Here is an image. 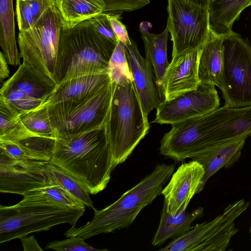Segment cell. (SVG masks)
<instances>
[{"label":"cell","instance_id":"6da1fadb","mask_svg":"<svg viewBox=\"0 0 251 251\" xmlns=\"http://www.w3.org/2000/svg\"><path fill=\"white\" fill-rule=\"evenodd\" d=\"M50 162L75 178L89 194L101 192L106 187L113 171L105 126L56 138Z\"/></svg>","mask_w":251,"mask_h":251},{"label":"cell","instance_id":"7a4b0ae2","mask_svg":"<svg viewBox=\"0 0 251 251\" xmlns=\"http://www.w3.org/2000/svg\"><path fill=\"white\" fill-rule=\"evenodd\" d=\"M117 44L100 34L90 19L72 28H62L53 75L54 82L57 85L76 77L107 73Z\"/></svg>","mask_w":251,"mask_h":251},{"label":"cell","instance_id":"3957f363","mask_svg":"<svg viewBox=\"0 0 251 251\" xmlns=\"http://www.w3.org/2000/svg\"><path fill=\"white\" fill-rule=\"evenodd\" d=\"M175 169L174 164L157 165L151 173L114 203L101 210L95 208L94 216L90 221L80 227L72 226L64 235L67 238L75 236L87 239L100 234L128 228L140 211L161 194Z\"/></svg>","mask_w":251,"mask_h":251},{"label":"cell","instance_id":"277c9868","mask_svg":"<svg viewBox=\"0 0 251 251\" xmlns=\"http://www.w3.org/2000/svg\"><path fill=\"white\" fill-rule=\"evenodd\" d=\"M112 84V97L105 129L112 155L113 171L129 157L145 137L150 124L134 81L125 85Z\"/></svg>","mask_w":251,"mask_h":251},{"label":"cell","instance_id":"5b68a950","mask_svg":"<svg viewBox=\"0 0 251 251\" xmlns=\"http://www.w3.org/2000/svg\"><path fill=\"white\" fill-rule=\"evenodd\" d=\"M85 207L65 206L27 194L17 204L0 206V243L69 224L75 226Z\"/></svg>","mask_w":251,"mask_h":251},{"label":"cell","instance_id":"8992f818","mask_svg":"<svg viewBox=\"0 0 251 251\" xmlns=\"http://www.w3.org/2000/svg\"><path fill=\"white\" fill-rule=\"evenodd\" d=\"M112 93L111 82L85 99L63 101L47 106L56 138L104 127Z\"/></svg>","mask_w":251,"mask_h":251},{"label":"cell","instance_id":"52a82bcc","mask_svg":"<svg viewBox=\"0 0 251 251\" xmlns=\"http://www.w3.org/2000/svg\"><path fill=\"white\" fill-rule=\"evenodd\" d=\"M62 28V19L54 4L30 28L19 31L17 38L23 63L32 66L53 81Z\"/></svg>","mask_w":251,"mask_h":251},{"label":"cell","instance_id":"ba28073f","mask_svg":"<svg viewBox=\"0 0 251 251\" xmlns=\"http://www.w3.org/2000/svg\"><path fill=\"white\" fill-rule=\"evenodd\" d=\"M223 69L219 88L225 105H251V46L234 32L223 36Z\"/></svg>","mask_w":251,"mask_h":251},{"label":"cell","instance_id":"9c48e42d","mask_svg":"<svg viewBox=\"0 0 251 251\" xmlns=\"http://www.w3.org/2000/svg\"><path fill=\"white\" fill-rule=\"evenodd\" d=\"M167 9L172 59L201 48L210 31L208 9L182 0H168Z\"/></svg>","mask_w":251,"mask_h":251},{"label":"cell","instance_id":"30bf717a","mask_svg":"<svg viewBox=\"0 0 251 251\" xmlns=\"http://www.w3.org/2000/svg\"><path fill=\"white\" fill-rule=\"evenodd\" d=\"M47 161L16 160L0 152V192L25 196L31 191L57 184Z\"/></svg>","mask_w":251,"mask_h":251},{"label":"cell","instance_id":"8fae6325","mask_svg":"<svg viewBox=\"0 0 251 251\" xmlns=\"http://www.w3.org/2000/svg\"><path fill=\"white\" fill-rule=\"evenodd\" d=\"M220 98L215 86L200 83L196 90L185 93L170 100H164L156 108L152 122L173 125L206 115L219 108Z\"/></svg>","mask_w":251,"mask_h":251},{"label":"cell","instance_id":"7c38bea8","mask_svg":"<svg viewBox=\"0 0 251 251\" xmlns=\"http://www.w3.org/2000/svg\"><path fill=\"white\" fill-rule=\"evenodd\" d=\"M204 175L203 166L193 160L182 164L173 173L170 181L161 194L164 197L163 204L172 215L184 211L193 197L197 194Z\"/></svg>","mask_w":251,"mask_h":251},{"label":"cell","instance_id":"4fadbf2b","mask_svg":"<svg viewBox=\"0 0 251 251\" xmlns=\"http://www.w3.org/2000/svg\"><path fill=\"white\" fill-rule=\"evenodd\" d=\"M205 118L210 130L207 147L251 136V105L232 108L224 105L205 115Z\"/></svg>","mask_w":251,"mask_h":251},{"label":"cell","instance_id":"5bb4252c","mask_svg":"<svg viewBox=\"0 0 251 251\" xmlns=\"http://www.w3.org/2000/svg\"><path fill=\"white\" fill-rule=\"evenodd\" d=\"M201 48L173 58L163 82L164 100H170L196 90L200 84L199 64Z\"/></svg>","mask_w":251,"mask_h":251},{"label":"cell","instance_id":"9a60e30c","mask_svg":"<svg viewBox=\"0 0 251 251\" xmlns=\"http://www.w3.org/2000/svg\"><path fill=\"white\" fill-rule=\"evenodd\" d=\"M126 54L142 107L149 114L164 100L156 84L152 68L141 55L136 43L130 39L126 45Z\"/></svg>","mask_w":251,"mask_h":251},{"label":"cell","instance_id":"2e32d148","mask_svg":"<svg viewBox=\"0 0 251 251\" xmlns=\"http://www.w3.org/2000/svg\"><path fill=\"white\" fill-rule=\"evenodd\" d=\"M247 137L218 142L197 152L192 160L200 163L204 170V175L197 194L200 193L209 179L222 168H229L240 158Z\"/></svg>","mask_w":251,"mask_h":251},{"label":"cell","instance_id":"e0dca14e","mask_svg":"<svg viewBox=\"0 0 251 251\" xmlns=\"http://www.w3.org/2000/svg\"><path fill=\"white\" fill-rule=\"evenodd\" d=\"M111 82L107 73L74 77L57 85L45 105L85 99Z\"/></svg>","mask_w":251,"mask_h":251},{"label":"cell","instance_id":"ac0fdd59","mask_svg":"<svg viewBox=\"0 0 251 251\" xmlns=\"http://www.w3.org/2000/svg\"><path fill=\"white\" fill-rule=\"evenodd\" d=\"M2 86L19 90L27 96L46 103L57 84L32 66L23 63Z\"/></svg>","mask_w":251,"mask_h":251},{"label":"cell","instance_id":"d6986e66","mask_svg":"<svg viewBox=\"0 0 251 251\" xmlns=\"http://www.w3.org/2000/svg\"><path fill=\"white\" fill-rule=\"evenodd\" d=\"M223 36L211 30L201 48L199 64L201 83L211 84L219 87L223 69Z\"/></svg>","mask_w":251,"mask_h":251},{"label":"cell","instance_id":"ffe728a7","mask_svg":"<svg viewBox=\"0 0 251 251\" xmlns=\"http://www.w3.org/2000/svg\"><path fill=\"white\" fill-rule=\"evenodd\" d=\"M144 43L146 59L151 64L155 76L156 84L164 99L163 82L167 69L169 65L167 57V42L169 29H165L159 34L150 33L145 29H140Z\"/></svg>","mask_w":251,"mask_h":251},{"label":"cell","instance_id":"44dd1931","mask_svg":"<svg viewBox=\"0 0 251 251\" xmlns=\"http://www.w3.org/2000/svg\"><path fill=\"white\" fill-rule=\"evenodd\" d=\"M203 208L199 207L191 213L186 211L176 215L169 214L163 204L160 221L152 239L153 246H161L167 240L177 238L190 230L192 223L203 216Z\"/></svg>","mask_w":251,"mask_h":251},{"label":"cell","instance_id":"7402d4cb","mask_svg":"<svg viewBox=\"0 0 251 251\" xmlns=\"http://www.w3.org/2000/svg\"><path fill=\"white\" fill-rule=\"evenodd\" d=\"M250 0H210L209 6L210 30L219 35L232 33L234 22L250 5Z\"/></svg>","mask_w":251,"mask_h":251},{"label":"cell","instance_id":"603a6c76","mask_svg":"<svg viewBox=\"0 0 251 251\" xmlns=\"http://www.w3.org/2000/svg\"><path fill=\"white\" fill-rule=\"evenodd\" d=\"M61 16L63 28H70L77 24L103 13L101 0H54Z\"/></svg>","mask_w":251,"mask_h":251},{"label":"cell","instance_id":"cb8c5ba5","mask_svg":"<svg viewBox=\"0 0 251 251\" xmlns=\"http://www.w3.org/2000/svg\"><path fill=\"white\" fill-rule=\"evenodd\" d=\"M0 45L7 62L16 66L20 64V53L16 41L13 0H0Z\"/></svg>","mask_w":251,"mask_h":251},{"label":"cell","instance_id":"d4e9b609","mask_svg":"<svg viewBox=\"0 0 251 251\" xmlns=\"http://www.w3.org/2000/svg\"><path fill=\"white\" fill-rule=\"evenodd\" d=\"M38 137L24 125L20 114L0 96V141L18 142Z\"/></svg>","mask_w":251,"mask_h":251},{"label":"cell","instance_id":"484cf974","mask_svg":"<svg viewBox=\"0 0 251 251\" xmlns=\"http://www.w3.org/2000/svg\"><path fill=\"white\" fill-rule=\"evenodd\" d=\"M54 4V0H16V14L19 31L30 28Z\"/></svg>","mask_w":251,"mask_h":251},{"label":"cell","instance_id":"4316f807","mask_svg":"<svg viewBox=\"0 0 251 251\" xmlns=\"http://www.w3.org/2000/svg\"><path fill=\"white\" fill-rule=\"evenodd\" d=\"M46 165L57 184L85 206L93 210L95 209L90 199L89 193L78 180L64 170L50 161H47Z\"/></svg>","mask_w":251,"mask_h":251},{"label":"cell","instance_id":"83f0119b","mask_svg":"<svg viewBox=\"0 0 251 251\" xmlns=\"http://www.w3.org/2000/svg\"><path fill=\"white\" fill-rule=\"evenodd\" d=\"M107 73L114 84L125 85L133 81L126 56V45L120 41L110 59Z\"/></svg>","mask_w":251,"mask_h":251},{"label":"cell","instance_id":"f1b7e54d","mask_svg":"<svg viewBox=\"0 0 251 251\" xmlns=\"http://www.w3.org/2000/svg\"><path fill=\"white\" fill-rule=\"evenodd\" d=\"M21 120L25 127L37 136L56 139L47 106L23 115Z\"/></svg>","mask_w":251,"mask_h":251},{"label":"cell","instance_id":"f546056e","mask_svg":"<svg viewBox=\"0 0 251 251\" xmlns=\"http://www.w3.org/2000/svg\"><path fill=\"white\" fill-rule=\"evenodd\" d=\"M27 193L35 194L48 199L51 202L65 206L70 207H85V206L83 203L75 198L58 184L31 191Z\"/></svg>","mask_w":251,"mask_h":251},{"label":"cell","instance_id":"4dcf8cb0","mask_svg":"<svg viewBox=\"0 0 251 251\" xmlns=\"http://www.w3.org/2000/svg\"><path fill=\"white\" fill-rule=\"evenodd\" d=\"M45 248L58 251H103L106 249L99 250L88 245L84 239L80 237L72 236L61 241H54L48 243Z\"/></svg>","mask_w":251,"mask_h":251},{"label":"cell","instance_id":"1f68e13d","mask_svg":"<svg viewBox=\"0 0 251 251\" xmlns=\"http://www.w3.org/2000/svg\"><path fill=\"white\" fill-rule=\"evenodd\" d=\"M103 13L117 14L140 9L150 3V0H101Z\"/></svg>","mask_w":251,"mask_h":251},{"label":"cell","instance_id":"d6a6232c","mask_svg":"<svg viewBox=\"0 0 251 251\" xmlns=\"http://www.w3.org/2000/svg\"><path fill=\"white\" fill-rule=\"evenodd\" d=\"M97 30L112 41H119L114 33L110 25L108 13H102L90 19Z\"/></svg>","mask_w":251,"mask_h":251},{"label":"cell","instance_id":"836d02e7","mask_svg":"<svg viewBox=\"0 0 251 251\" xmlns=\"http://www.w3.org/2000/svg\"><path fill=\"white\" fill-rule=\"evenodd\" d=\"M0 152L16 160L32 159L16 143L0 141Z\"/></svg>","mask_w":251,"mask_h":251},{"label":"cell","instance_id":"e575fe53","mask_svg":"<svg viewBox=\"0 0 251 251\" xmlns=\"http://www.w3.org/2000/svg\"><path fill=\"white\" fill-rule=\"evenodd\" d=\"M108 16L111 26L118 40L126 45L130 43L126 27L120 20V14H108Z\"/></svg>","mask_w":251,"mask_h":251},{"label":"cell","instance_id":"d590c367","mask_svg":"<svg viewBox=\"0 0 251 251\" xmlns=\"http://www.w3.org/2000/svg\"><path fill=\"white\" fill-rule=\"evenodd\" d=\"M24 251H43L34 236H25L21 239Z\"/></svg>","mask_w":251,"mask_h":251},{"label":"cell","instance_id":"8d00e7d4","mask_svg":"<svg viewBox=\"0 0 251 251\" xmlns=\"http://www.w3.org/2000/svg\"><path fill=\"white\" fill-rule=\"evenodd\" d=\"M8 62L2 52H0V81L8 77L10 72L8 69Z\"/></svg>","mask_w":251,"mask_h":251},{"label":"cell","instance_id":"74e56055","mask_svg":"<svg viewBox=\"0 0 251 251\" xmlns=\"http://www.w3.org/2000/svg\"><path fill=\"white\" fill-rule=\"evenodd\" d=\"M189 3L208 9L210 0H182Z\"/></svg>","mask_w":251,"mask_h":251},{"label":"cell","instance_id":"f35d334b","mask_svg":"<svg viewBox=\"0 0 251 251\" xmlns=\"http://www.w3.org/2000/svg\"><path fill=\"white\" fill-rule=\"evenodd\" d=\"M250 232L251 233V226L250 227Z\"/></svg>","mask_w":251,"mask_h":251},{"label":"cell","instance_id":"ab89813d","mask_svg":"<svg viewBox=\"0 0 251 251\" xmlns=\"http://www.w3.org/2000/svg\"><path fill=\"white\" fill-rule=\"evenodd\" d=\"M250 5H251V0L250 1Z\"/></svg>","mask_w":251,"mask_h":251}]
</instances>
